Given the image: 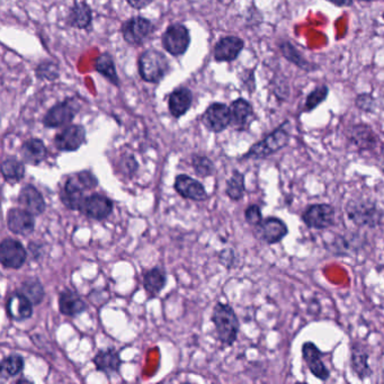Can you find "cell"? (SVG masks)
<instances>
[{"label": "cell", "mask_w": 384, "mask_h": 384, "mask_svg": "<svg viewBox=\"0 0 384 384\" xmlns=\"http://www.w3.org/2000/svg\"><path fill=\"white\" fill-rule=\"evenodd\" d=\"M211 321L216 332L218 341L223 346H232L239 334L240 323L237 314L231 305L218 302L213 307Z\"/></svg>", "instance_id": "cell-1"}, {"label": "cell", "mask_w": 384, "mask_h": 384, "mask_svg": "<svg viewBox=\"0 0 384 384\" xmlns=\"http://www.w3.org/2000/svg\"><path fill=\"white\" fill-rule=\"evenodd\" d=\"M345 210L348 219L357 227L374 229L381 225L383 212L378 204L369 197L356 196L350 199Z\"/></svg>", "instance_id": "cell-2"}, {"label": "cell", "mask_w": 384, "mask_h": 384, "mask_svg": "<svg viewBox=\"0 0 384 384\" xmlns=\"http://www.w3.org/2000/svg\"><path fill=\"white\" fill-rule=\"evenodd\" d=\"M139 74L145 83H158L170 72V61L163 52L149 49L138 60Z\"/></svg>", "instance_id": "cell-3"}, {"label": "cell", "mask_w": 384, "mask_h": 384, "mask_svg": "<svg viewBox=\"0 0 384 384\" xmlns=\"http://www.w3.org/2000/svg\"><path fill=\"white\" fill-rule=\"evenodd\" d=\"M287 125L289 122L283 123L280 128L274 130L273 132L252 145L248 152L243 154V159H265L286 147L290 141V133L286 128Z\"/></svg>", "instance_id": "cell-4"}, {"label": "cell", "mask_w": 384, "mask_h": 384, "mask_svg": "<svg viewBox=\"0 0 384 384\" xmlns=\"http://www.w3.org/2000/svg\"><path fill=\"white\" fill-rule=\"evenodd\" d=\"M80 110L77 99L69 97L62 102L57 103L46 112L42 123L48 129H58L67 126L74 121Z\"/></svg>", "instance_id": "cell-5"}, {"label": "cell", "mask_w": 384, "mask_h": 384, "mask_svg": "<svg viewBox=\"0 0 384 384\" xmlns=\"http://www.w3.org/2000/svg\"><path fill=\"white\" fill-rule=\"evenodd\" d=\"M163 49L174 57L183 56L191 44V34L184 24L175 23L167 28L161 37Z\"/></svg>", "instance_id": "cell-6"}, {"label": "cell", "mask_w": 384, "mask_h": 384, "mask_svg": "<svg viewBox=\"0 0 384 384\" xmlns=\"http://www.w3.org/2000/svg\"><path fill=\"white\" fill-rule=\"evenodd\" d=\"M154 23L142 16H136L128 19L122 24L121 32L123 35L124 41L130 46H139L145 43L148 37L154 33Z\"/></svg>", "instance_id": "cell-7"}, {"label": "cell", "mask_w": 384, "mask_h": 384, "mask_svg": "<svg viewBox=\"0 0 384 384\" xmlns=\"http://www.w3.org/2000/svg\"><path fill=\"white\" fill-rule=\"evenodd\" d=\"M302 220L310 229L325 230L335 225L336 211L330 204H312L302 213Z\"/></svg>", "instance_id": "cell-8"}, {"label": "cell", "mask_w": 384, "mask_h": 384, "mask_svg": "<svg viewBox=\"0 0 384 384\" xmlns=\"http://www.w3.org/2000/svg\"><path fill=\"white\" fill-rule=\"evenodd\" d=\"M57 149L62 152H74L86 143V129L79 124H69L53 139Z\"/></svg>", "instance_id": "cell-9"}, {"label": "cell", "mask_w": 384, "mask_h": 384, "mask_svg": "<svg viewBox=\"0 0 384 384\" xmlns=\"http://www.w3.org/2000/svg\"><path fill=\"white\" fill-rule=\"evenodd\" d=\"M28 259V252L19 240L6 238L0 243V263L5 268L19 270Z\"/></svg>", "instance_id": "cell-10"}, {"label": "cell", "mask_w": 384, "mask_h": 384, "mask_svg": "<svg viewBox=\"0 0 384 384\" xmlns=\"http://www.w3.org/2000/svg\"><path fill=\"white\" fill-rule=\"evenodd\" d=\"M202 122L211 132L225 131L231 124L230 106L223 103H213L202 115Z\"/></svg>", "instance_id": "cell-11"}, {"label": "cell", "mask_w": 384, "mask_h": 384, "mask_svg": "<svg viewBox=\"0 0 384 384\" xmlns=\"http://www.w3.org/2000/svg\"><path fill=\"white\" fill-rule=\"evenodd\" d=\"M114 204L111 199L103 194L94 193L86 196L80 212L95 221H104L113 212Z\"/></svg>", "instance_id": "cell-12"}, {"label": "cell", "mask_w": 384, "mask_h": 384, "mask_svg": "<svg viewBox=\"0 0 384 384\" xmlns=\"http://www.w3.org/2000/svg\"><path fill=\"white\" fill-rule=\"evenodd\" d=\"M256 236L268 245L279 243L289 234V228L280 218L270 216L263 219L259 225H256Z\"/></svg>", "instance_id": "cell-13"}, {"label": "cell", "mask_w": 384, "mask_h": 384, "mask_svg": "<svg viewBox=\"0 0 384 384\" xmlns=\"http://www.w3.org/2000/svg\"><path fill=\"white\" fill-rule=\"evenodd\" d=\"M35 215L21 208L10 209L7 213V227L12 234L30 236L35 229Z\"/></svg>", "instance_id": "cell-14"}, {"label": "cell", "mask_w": 384, "mask_h": 384, "mask_svg": "<svg viewBox=\"0 0 384 384\" xmlns=\"http://www.w3.org/2000/svg\"><path fill=\"white\" fill-rule=\"evenodd\" d=\"M302 356L307 363L310 372L321 381H327L330 376V371L323 363V353L312 341H307L302 346Z\"/></svg>", "instance_id": "cell-15"}, {"label": "cell", "mask_w": 384, "mask_h": 384, "mask_svg": "<svg viewBox=\"0 0 384 384\" xmlns=\"http://www.w3.org/2000/svg\"><path fill=\"white\" fill-rule=\"evenodd\" d=\"M174 188L179 195L188 200L195 201V202H203L208 200V193L203 184L194 179L191 176L185 174L177 176L174 183Z\"/></svg>", "instance_id": "cell-16"}, {"label": "cell", "mask_w": 384, "mask_h": 384, "mask_svg": "<svg viewBox=\"0 0 384 384\" xmlns=\"http://www.w3.org/2000/svg\"><path fill=\"white\" fill-rule=\"evenodd\" d=\"M245 48V41L238 37H225L215 44L213 56L215 61L232 62Z\"/></svg>", "instance_id": "cell-17"}, {"label": "cell", "mask_w": 384, "mask_h": 384, "mask_svg": "<svg viewBox=\"0 0 384 384\" xmlns=\"http://www.w3.org/2000/svg\"><path fill=\"white\" fill-rule=\"evenodd\" d=\"M33 303L22 292H14L6 302L7 314L15 321H24L33 316Z\"/></svg>", "instance_id": "cell-18"}, {"label": "cell", "mask_w": 384, "mask_h": 384, "mask_svg": "<svg viewBox=\"0 0 384 384\" xmlns=\"http://www.w3.org/2000/svg\"><path fill=\"white\" fill-rule=\"evenodd\" d=\"M83 191H85V188L79 184L76 176L70 177L68 181H65V186L61 190L60 200L67 209L80 212L85 199H86Z\"/></svg>", "instance_id": "cell-19"}, {"label": "cell", "mask_w": 384, "mask_h": 384, "mask_svg": "<svg viewBox=\"0 0 384 384\" xmlns=\"http://www.w3.org/2000/svg\"><path fill=\"white\" fill-rule=\"evenodd\" d=\"M19 204L35 216L43 214L46 209L43 195L33 185H25L21 190Z\"/></svg>", "instance_id": "cell-20"}, {"label": "cell", "mask_w": 384, "mask_h": 384, "mask_svg": "<svg viewBox=\"0 0 384 384\" xmlns=\"http://www.w3.org/2000/svg\"><path fill=\"white\" fill-rule=\"evenodd\" d=\"M231 124L238 131L246 130L252 123L254 108L245 99H238L230 105Z\"/></svg>", "instance_id": "cell-21"}, {"label": "cell", "mask_w": 384, "mask_h": 384, "mask_svg": "<svg viewBox=\"0 0 384 384\" xmlns=\"http://www.w3.org/2000/svg\"><path fill=\"white\" fill-rule=\"evenodd\" d=\"M92 363L95 364L97 371L105 373L108 376H112L120 372L122 361L117 350L106 348L97 352L92 358Z\"/></svg>", "instance_id": "cell-22"}, {"label": "cell", "mask_w": 384, "mask_h": 384, "mask_svg": "<svg viewBox=\"0 0 384 384\" xmlns=\"http://www.w3.org/2000/svg\"><path fill=\"white\" fill-rule=\"evenodd\" d=\"M370 354L365 345L362 343H354L352 347V357H350V365L352 370L360 380H365L372 375L373 371L370 366Z\"/></svg>", "instance_id": "cell-23"}, {"label": "cell", "mask_w": 384, "mask_h": 384, "mask_svg": "<svg viewBox=\"0 0 384 384\" xmlns=\"http://www.w3.org/2000/svg\"><path fill=\"white\" fill-rule=\"evenodd\" d=\"M59 310L65 316H77L87 310V305L74 290L65 289L59 295Z\"/></svg>", "instance_id": "cell-24"}, {"label": "cell", "mask_w": 384, "mask_h": 384, "mask_svg": "<svg viewBox=\"0 0 384 384\" xmlns=\"http://www.w3.org/2000/svg\"><path fill=\"white\" fill-rule=\"evenodd\" d=\"M193 104V92L186 87H179L174 90L168 99V108L175 119L184 117Z\"/></svg>", "instance_id": "cell-25"}, {"label": "cell", "mask_w": 384, "mask_h": 384, "mask_svg": "<svg viewBox=\"0 0 384 384\" xmlns=\"http://www.w3.org/2000/svg\"><path fill=\"white\" fill-rule=\"evenodd\" d=\"M21 154L25 163L39 166L48 157V149L41 139L31 138L23 143Z\"/></svg>", "instance_id": "cell-26"}, {"label": "cell", "mask_w": 384, "mask_h": 384, "mask_svg": "<svg viewBox=\"0 0 384 384\" xmlns=\"http://www.w3.org/2000/svg\"><path fill=\"white\" fill-rule=\"evenodd\" d=\"M350 141L360 150L374 151L380 143L378 136L369 125L354 126L350 132Z\"/></svg>", "instance_id": "cell-27"}, {"label": "cell", "mask_w": 384, "mask_h": 384, "mask_svg": "<svg viewBox=\"0 0 384 384\" xmlns=\"http://www.w3.org/2000/svg\"><path fill=\"white\" fill-rule=\"evenodd\" d=\"M92 10L86 3L76 1L67 16V24L78 30H88L92 26Z\"/></svg>", "instance_id": "cell-28"}, {"label": "cell", "mask_w": 384, "mask_h": 384, "mask_svg": "<svg viewBox=\"0 0 384 384\" xmlns=\"http://www.w3.org/2000/svg\"><path fill=\"white\" fill-rule=\"evenodd\" d=\"M166 283L167 274L161 267L151 268L143 274V287L151 296L159 294L165 289Z\"/></svg>", "instance_id": "cell-29"}, {"label": "cell", "mask_w": 384, "mask_h": 384, "mask_svg": "<svg viewBox=\"0 0 384 384\" xmlns=\"http://www.w3.org/2000/svg\"><path fill=\"white\" fill-rule=\"evenodd\" d=\"M95 69L99 74H102L103 77L106 78L112 85L115 87H120V78L117 74L113 57L110 53H102L99 58L96 59Z\"/></svg>", "instance_id": "cell-30"}, {"label": "cell", "mask_w": 384, "mask_h": 384, "mask_svg": "<svg viewBox=\"0 0 384 384\" xmlns=\"http://www.w3.org/2000/svg\"><path fill=\"white\" fill-rule=\"evenodd\" d=\"M24 163V161H21L14 156L3 160L1 163V175L5 181L12 184L22 181L25 176Z\"/></svg>", "instance_id": "cell-31"}, {"label": "cell", "mask_w": 384, "mask_h": 384, "mask_svg": "<svg viewBox=\"0 0 384 384\" xmlns=\"http://www.w3.org/2000/svg\"><path fill=\"white\" fill-rule=\"evenodd\" d=\"M19 292H22L34 305H39L46 298V290L37 277L26 279L21 285Z\"/></svg>", "instance_id": "cell-32"}, {"label": "cell", "mask_w": 384, "mask_h": 384, "mask_svg": "<svg viewBox=\"0 0 384 384\" xmlns=\"http://www.w3.org/2000/svg\"><path fill=\"white\" fill-rule=\"evenodd\" d=\"M25 367V361L19 354H10L1 361L0 365V375L3 380L15 378L23 372Z\"/></svg>", "instance_id": "cell-33"}, {"label": "cell", "mask_w": 384, "mask_h": 384, "mask_svg": "<svg viewBox=\"0 0 384 384\" xmlns=\"http://www.w3.org/2000/svg\"><path fill=\"white\" fill-rule=\"evenodd\" d=\"M281 52L286 60L292 62L295 65H298L299 68L303 69L305 71H314L319 68L318 65H314L310 62L307 61L301 53L295 49V46L290 43V42H282L280 44Z\"/></svg>", "instance_id": "cell-34"}, {"label": "cell", "mask_w": 384, "mask_h": 384, "mask_svg": "<svg viewBox=\"0 0 384 384\" xmlns=\"http://www.w3.org/2000/svg\"><path fill=\"white\" fill-rule=\"evenodd\" d=\"M245 193H246L245 175L238 170H234L230 179H228L225 194L230 200L238 202V201L243 200Z\"/></svg>", "instance_id": "cell-35"}, {"label": "cell", "mask_w": 384, "mask_h": 384, "mask_svg": "<svg viewBox=\"0 0 384 384\" xmlns=\"http://www.w3.org/2000/svg\"><path fill=\"white\" fill-rule=\"evenodd\" d=\"M35 77L39 80L56 81L60 77V67L52 60H44L35 68Z\"/></svg>", "instance_id": "cell-36"}, {"label": "cell", "mask_w": 384, "mask_h": 384, "mask_svg": "<svg viewBox=\"0 0 384 384\" xmlns=\"http://www.w3.org/2000/svg\"><path fill=\"white\" fill-rule=\"evenodd\" d=\"M192 167H193L195 174L202 179H205L214 174V163L206 156L194 154L192 157Z\"/></svg>", "instance_id": "cell-37"}, {"label": "cell", "mask_w": 384, "mask_h": 384, "mask_svg": "<svg viewBox=\"0 0 384 384\" xmlns=\"http://www.w3.org/2000/svg\"><path fill=\"white\" fill-rule=\"evenodd\" d=\"M328 95L329 88L326 85H323V86L314 88V90L307 95V99H305V111H314V108H318L321 103L326 101Z\"/></svg>", "instance_id": "cell-38"}, {"label": "cell", "mask_w": 384, "mask_h": 384, "mask_svg": "<svg viewBox=\"0 0 384 384\" xmlns=\"http://www.w3.org/2000/svg\"><path fill=\"white\" fill-rule=\"evenodd\" d=\"M355 238H348L347 236L345 237H338L335 239L332 246H330L332 250L335 252L337 255H348L350 250H354V247H352V243H353V240Z\"/></svg>", "instance_id": "cell-39"}, {"label": "cell", "mask_w": 384, "mask_h": 384, "mask_svg": "<svg viewBox=\"0 0 384 384\" xmlns=\"http://www.w3.org/2000/svg\"><path fill=\"white\" fill-rule=\"evenodd\" d=\"M76 179L85 190H94L97 188L99 183L97 177L90 170H83V172H78Z\"/></svg>", "instance_id": "cell-40"}, {"label": "cell", "mask_w": 384, "mask_h": 384, "mask_svg": "<svg viewBox=\"0 0 384 384\" xmlns=\"http://www.w3.org/2000/svg\"><path fill=\"white\" fill-rule=\"evenodd\" d=\"M245 219L250 225H259L263 221L261 206L257 204H252L245 211Z\"/></svg>", "instance_id": "cell-41"}, {"label": "cell", "mask_w": 384, "mask_h": 384, "mask_svg": "<svg viewBox=\"0 0 384 384\" xmlns=\"http://www.w3.org/2000/svg\"><path fill=\"white\" fill-rule=\"evenodd\" d=\"M355 104L362 111L370 112L372 111L373 106H374V99L371 96L367 95V94H363V95L357 97Z\"/></svg>", "instance_id": "cell-42"}, {"label": "cell", "mask_w": 384, "mask_h": 384, "mask_svg": "<svg viewBox=\"0 0 384 384\" xmlns=\"http://www.w3.org/2000/svg\"><path fill=\"white\" fill-rule=\"evenodd\" d=\"M28 252L31 254L32 259L34 261H40L44 256V246L40 243H30Z\"/></svg>", "instance_id": "cell-43"}, {"label": "cell", "mask_w": 384, "mask_h": 384, "mask_svg": "<svg viewBox=\"0 0 384 384\" xmlns=\"http://www.w3.org/2000/svg\"><path fill=\"white\" fill-rule=\"evenodd\" d=\"M122 161L124 163V167H126V174L132 175L133 172H137V170H138V163H137L136 158L131 156V154L125 156Z\"/></svg>", "instance_id": "cell-44"}, {"label": "cell", "mask_w": 384, "mask_h": 384, "mask_svg": "<svg viewBox=\"0 0 384 384\" xmlns=\"http://www.w3.org/2000/svg\"><path fill=\"white\" fill-rule=\"evenodd\" d=\"M152 1L154 0H126V3H129L130 6L138 10H143L145 7L151 5Z\"/></svg>", "instance_id": "cell-45"}, {"label": "cell", "mask_w": 384, "mask_h": 384, "mask_svg": "<svg viewBox=\"0 0 384 384\" xmlns=\"http://www.w3.org/2000/svg\"><path fill=\"white\" fill-rule=\"evenodd\" d=\"M327 1L338 7L352 6L353 5V0H327Z\"/></svg>", "instance_id": "cell-46"}, {"label": "cell", "mask_w": 384, "mask_h": 384, "mask_svg": "<svg viewBox=\"0 0 384 384\" xmlns=\"http://www.w3.org/2000/svg\"><path fill=\"white\" fill-rule=\"evenodd\" d=\"M21 382H28V380H26V378H23V380H19V381H17V383H21Z\"/></svg>", "instance_id": "cell-47"}, {"label": "cell", "mask_w": 384, "mask_h": 384, "mask_svg": "<svg viewBox=\"0 0 384 384\" xmlns=\"http://www.w3.org/2000/svg\"><path fill=\"white\" fill-rule=\"evenodd\" d=\"M362 1H374V0H362Z\"/></svg>", "instance_id": "cell-48"}, {"label": "cell", "mask_w": 384, "mask_h": 384, "mask_svg": "<svg viewBox=\"0 0 384 384\" xmlns=\"http://www.w3.org/2000/svg\"><path fill=\"white\" fill-rule=\"evenodd\" d=\"M383 19H384V12H383Z\"/></svg>", "instance_id": "cell-49"}]
</instances>
